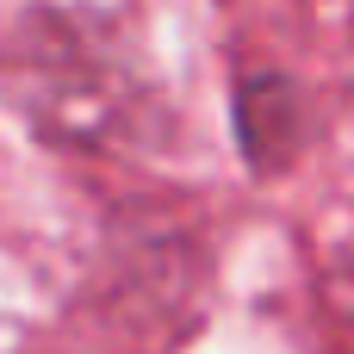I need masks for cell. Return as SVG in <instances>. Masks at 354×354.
I'll return each instance as SVG.
<instances>
[{
	"mask_svg": "<svg viewBox=\"0 0 354 354\" xmlns=\"http://www.w3.org/2000/svg\"><path fill=\"white\" fill-rule=\"evenodd\" d=\"M324 324L336 336V354H354V249L324 274Z\"/></svg>",
	"mask_w": 354,
	"mask_h": 354,
	"instance_id": "1",
	"label": "cell"
}]
</instances>
